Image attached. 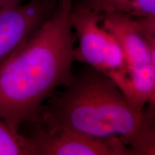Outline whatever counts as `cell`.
I'll use <instances>...</instances> for the list:
<instances>
[{"label": "cell", "instance_id": "8992f818", "mask_svg": "<svg viewBox=\"0 0 155 155\" xmlns=\"http://www.w3.org/2000/svg\"><path fill=\"white\" fill-rule=\"evenodd\" d=\"M58 0H26L0 10V66L52 14Z\"/></svg>", "mask_w": 155, "mask_h": 155}, {"label": "cell", "instance_id": "9c48e42d", "mask_svg": "<svg viewBox=\"0 0 155 155\" xmlns=\"http://www.w3.org/2000/svg\"><path fill=\"white\" fill-rule=\"evenodd\" d=\"M26 0H0V10L9 7V6L17 5V4L23 2Z\"/></svg>", "mask_w": 155, "mask_h": 155}, {"label": "cell", "instance_id": "5b68a950", "mask_svg": "<svg viewBox=\"0 0 155 155\" xmlns=\"http://www.w3.org/2000/svg\"><path fill=\"white\" fill-rule=\"evenodd\" d=\"M30 135L35 155H134L119 138H99L69 130L48 131L35 124Z\"/></svg>", "mask_w": 155, "mask_h": 155}, {"label": "cell", "instance_id": "52a82bcc", "mask_svg": "<svg viewBox=\"0 0 155 155\" xmlns=\"http://www.w3.org/2000/svg\"><path fill=\"white\" fill-rule=\"evenodd\" d=\"M81 5L99 15L114 12L133 18L155 17V0H84Z\"/></svg>", "mask_w": 155, "mask_h": 155}, {"label": "cell", "instance_id": "ba28073f", "mask_svg": "<svg viewBox=\"0 0 155 155\" xmlns=\"http://www.w3.org/2000/svg\"><path fill=\"white\" fill-rule=\"evenodd\" d=\"M0 155H35L30 136L13 131L0 119Z\"/></svg>", "mask_w": 155, "mask_h": 155}, {"label": "cell", "instance_id": "3957f363", "mask_svg": "<svg viewBox=\"0 0 155 155\" xmlns=\"http://www.w3.org/2000/svg\"><path fill=\"white\" fill-rule=\"evenodd\" d=\"M101 25L121 46L130 82L129 101L143 110L155 106V17L101 15Z\"/></svg>", "mask_w": 155, "mask_h": 155}, {"label": "cell", "instance_id": "7a4b0ae2", "mask_svg": "<svg viewBox=\"0 0 155 155\" xmlns=\"http://www.w3.org/2000/svg\"><path fill=\"white\" fill-rule=\"evenodd\" d=\"M63 87L40 110L39 125L46 131L117 137L134 155L155 154L154 107H135L113 81L88 65Z\"/></svg>", "mask_w": 155, "mask_h": 155}, {"label": "cell", "instance_id": "277c9868", "mask_svg": "<svg viewBox=\"0 0 155 155\" xmlns=\"http://www.w3.org/2000/svg\"><path fill=\"white\" fill-rule=\"evenodd\" d=\"M71 22L79 43L73 51L74 61L109 78L129 101L130 82L123 51L113 35L102 26L101 15L80 5L73 8Z\"/></svg>", "mask_w": 155, "mask_h": 155}, {"label": "cell", "instance_id": "6da1fadb", "mask_svg": "<svg viewBox=\"0 0 155 155\" xmlns=\"http://www.w3.org/2000/svg\"><path fill=\"white\" fill-rule=\"evenodd\" d=\"M72 0H58L50 17L0 66V119L19 132L40 123L43 103L72 78L76 37Z\"/></svg>", "mask_w": 155, "mask_h": 155}]
</instances>
